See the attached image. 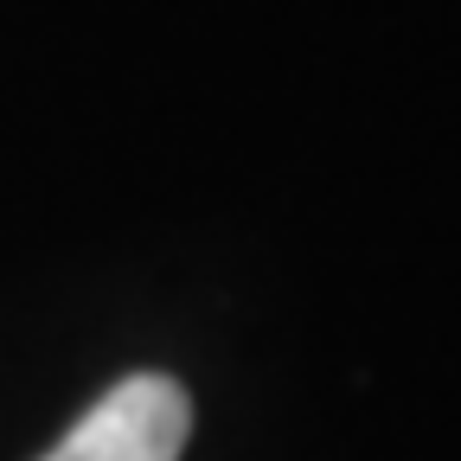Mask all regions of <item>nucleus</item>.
<instances>
[{
    "label": "nucleus",
    "instance_id": "nucleus-1",
    "mask_svg": "<svg viewBox=\"0 0 461 461\" xmlns=\"http://www.w3.org/2000/svg\"><path fill=\"white\" fill-rule=\"evenodd\" d=\"M186 429H193L186 391L160 372H135L115 391H103L90 417L39 461H180Z\"/></svg>",
    "mask_w": 461,
    "mask_h": 461
}]
</instances>
